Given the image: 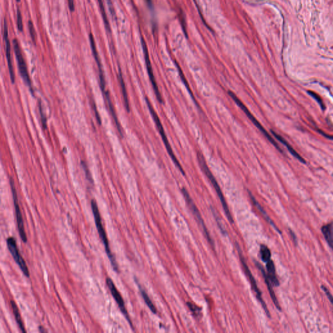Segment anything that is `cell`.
<instances>
[{"label": "cell", "instance_id": "836d02e7", "mask_svg": "<svg viewBox=\"0 0 333 333\" xmlns=\"http://www.w3.org/2000/svg\"><path fill=\"white\" fill-rule=\"evenodd\" d=\"M39 331L40 332H42V333H43V332H47L46 330H45L44 329V328L42 327H39Z\"/></svg>", "mask_w": 333, "mask_h": 333}, {"label": "cell", "instance_id": "7a4b0ae2", "mask_svg": "<svg viewBox=\"0 0 333 333\" xmlns=\"http://www.w3.org/2000/svg\"><path fill=\"white\" fill-rule=\"evenodd\" d=\"M197 157H198V160H199L200 166H201V168H202V171H204V172H205V174L207 176V177L208 178L210 181L211 182L212 186H213V187H214V189L216 191V193H217V195H218L219 199H220V201H221V205L222 206V208H223V210H224L225 213V215H226V216H227L228 220L231 222V223H233V222H234L233 218H232V214H231V213L230 212V210H229V208H228L227 201H226L223 194H222V191L221 189V187H220L219 185L217 183V182L215 177H213V175L212 174L211 171H210V170L209 169L208 165H207V164H206V162L205 161V158H204V156L202 155V154L199 153V152L197 154Z\"/></svg>", "mask_w": 333, "mask_h": 333}, {"label": "cell", "instance_id": "ac0fdd59", "mask_svg": "<svg viewBox=\"0 0 333 333\" xmlns=\"http://www.w3.org/2000/svg\"><path fill=\"white\" fill-rule=\"evenodd\" d=\"M271 133H273V136H274L276 138V139H277L279 141H280V142H281L282 144H283L285 146H286V148H287L288 150V151L290 152L291 154L295 157V158H296L297 159H299V161H301V162H303V163H306V161H304V159L302 158V157H301V156L299 154H298L296 151H295V150L290 145V144H288V143L284 139L283 137H281V136H279L278 134H277L276 132H275L274 131H273V130H271Z\"/></svg>", "mask_w": 333, "mask_h": 333}, {"label": "cell", "instance_id": "83f0119b", "mask_svg": "<svg viewBox=\"0 0 333 333\" xmlns=\"http://www.w3.org/2000/svg\"><path fill=\"white\" fill-rule=\"evenodd\" d=\"M81 165L83 166V169H84V171H85L86 177H87V179H88V180H89V181L91 182V183L93 184V180H92V177H91V175H90V174L89 169H88V166H87V165H86V163H85L84 161H81Z\"/></svg>", "mask_w": 333, "mask_h": 333}, {"label": "cell", "instance_id": "7c38bea8", "mask_svg": "<svg viewBox=\"0 0 333 333\" xmlns=\"http://www.w3.org/2000/svg\"><path fill=\"white\" fill-rule=\"evenodd\" d=\"M141 44H142V46H143V52H144V59H145L147 72H148V74H149L150 80V81H151V83L152 85L154 90V93L156 94L157 98H158V100L160 103H163L162 96H161V93H160V92H159L158 84H157V83H156L154 75V72H153V70H152V68L151 62H150V61L149 55V52H148V50H147V48H146V43H145V41H144V40L143 38H141Z\"/></svg>", "mask_w": 333, "mask_h": 333}, {"label": "cell", "instance_id": "ffe728a7", "mask_svg": "<svg viewBox=\"0 0 333 333\" xmlns=\"http://www.w3.org/2000/svg\"><path fill=\"white\" fill-rule=\"evenodd\" d=\"M118 77L119 83H120V85H121V87L122 95H123L125 108H126V109L128 112H130V103H129V100H128V93H127L126 88V86H125V83L124 81L123 77H122V72H121V70L120 68H119V69H118Z\"/></svg>", "mask_w": 333, "mask_h": 333}, {"label": "cell", "instance_id": "484cf974", "mask_svg": "<svg viewBox=\"0 0 333 333\" xmlns=\"http://www.w3.org/2000/svg\"><path fill=\"white\" fill-rule=\"evenodd\" d=\"M106 2H107V4H108V5L110 13H111V14L112 15V17L115 18V20H117V16H116L115 8H114V6L113 5L112 1H111V0H106Z\"/></svg>", "mask_w": 333, "mask_h": 333}, {"label": "cell", "instance_id": "e0dca14e", "mask_svg": "<svg viewBox=\"0 0 333 333\" xmlns=\"http://www.w3.org/2000/svg\"><path fill=\"white\" fill-rule=\"evenodd\" d=\"M266 268L267 271H268V276L269 278V280L271 281L272 284H273L275 286H279V281L278 280L277 277L276 275V271H275V266L271 260H270L269 261L267 262L266 264Z\"/></svg>", "mask_w": 333, "mask_h": 333}, {"label": "cell", "instance_id": "3957f363", "mask_svg": "<svg viewBox=\"0 0 333 333\" xmlns=\"http://www.w3.org/2000/svg\"><path fill=\"white\" fill-rule=\"evenodd\" d=\"M146 104L148 105V108H149V111L150 112V113H151L154 121V122H155L157 128H158L160 136H161V137L162 138L163 141V143H164V144H165V146L166 147V150H167L169 156H171V158L172 159L173 162L174 163L175 165L178 168L179 170H180V171L182 172V174L183 175H185V174H186V173H185V171H184L183 168H182V166H181L180 162L178 161V160L177 159V157H176V156L174 155L173 151H172V148L170 145V143H169V142L167 137H166V133L165 132L164 128H163V126H162L161 121H160V119L158 116V115H157L156 112L155 111L154 109L153 108L152 105H151V103H150L149 99H148L147 98H146Z\"/></svg>", "mask_w": 333, "mask_h": 333}, {"label": "cell", "instance_id": "4dcf8cb0", "mask_svg": "<svg viewBox=\"0 0 333 333\" xmlns=\"http://www.w3.org/2000/svg\"><path fill=\"white\" fill-rule=\"evenodd\" d=\"M322 290L325 291V294L327 295V296L329 301H331V303L332 305L333 306V296L331 295V294L330 293V291H329L328 289L325 286H322Z\"/></svg>", "mask_w": 333, "mask_h": 333}, {"label": "cell", "instance_id": "44dd1931", "mask_svg": "<svg viewBox=\"0 0 333 333\" xmlns=\"http://www.w3.org/2000/svg\"><path fill=\"white\" fill-rule=\"evenodd\" d=\"M98 4H99V7H100V12H101V14H102V17L103 18V23H104V26L106 30L108 31V32L111 33V26H110V24H109V22L108 20V18L107 17V14H106V12H105V9L104 7V4H103V0H98Z\"/></svg>", "mask_w": 333, "mask_h": 333}, {"label": "cell", "instance_id": "d4e9b609", "mask_svg": "<svg viewBox=\"0 0 333 333\" xmlns=\"http://www.w3.org/2000/svg\"><path fill=\"white\" fill-rule=\"evenodd\" d=\"M17 28L20 32H22L24 30V25H23V20H22V16L21 11L19 9H18L17 12Z\"/></svg>", "mask_w": 333, "mask_h": 333}, {"label": "cell", "instance_id": "603a6c76", "mask_svg": "<svg viewBox=\"0 0 333 333\" xmlns=\"http://www.w3.org/2000/svg\"><path fill=\"white\" fill-rule=\"evenodd\" d=\"M260 256H261V258L263 262L267 263L271 260V251H270L269 248L266 245H261V246H260Z\"/></svg>", "mask_w": 333, "mask_h": 333}, {"label": "cell", "instance_id": "30bf717a", "mask_svg": "<svg viewBox=\"0 0 333 333\" xmlns=\"http://www.w3.org/2000/svg\"><path fill=\"white\" fill-rule=\"evenodd\" d=\"M89 42H90V47H91V50H92V52H93V57H94V59H95V60L96 64H97V66H98V68L100 88H101V90L102 91L103 95L105 96V98L106 99L108 98H109L110 95H109V91L108 90H106V87H105L106 84H105V77H104V73H103V68H102L101 61H100L99 54H98V51H97V49H96L95 40V38H94L93 35H92V34L89 36Z\"/></svg>", "mask_w": 333, "mask_h": 333}, {"label": "cell", "instance_id": "f1b7e54d", "mask_svg": "<svg viewBox=\"0 0 333 333\" xmlns=\"http://www.w3.org/2000/svg\"><path fill=\"white\" fill-rule=\"evenodd\" d=\"M308 93H309V95H310L311 96H312L313 97V98H314V99H316V100H317V101H318V102L319 103V104L320 105H321V107H322V109H324V108H324V105H323V103L322 100L321 99H320L319 96H318V95H316V94H315V93H314L312 92V91H309V92H308Z\"/></svg>", "mask_w": 333, "mask_h": 333}, {"label": "cell", "instance_id": "ba28073f", "mask_svg": "<svg viewBox=\"0 0 333 333\" xmlns=\"http://www.w3.org/2000/svg\"><path fill=\"white\" fill-rule=\"evenodd\" d=\"M182 193H183V194H184L185 199H186V200L187 204L188 205V206H189L190 210H191V212H192V213H193V215H194V217H195L197 222H199V224L200 225V227H201V228H202V230L204 232V234H205V237L207 239V240H208V242L210 244H211V245L212 247H214V242H213V241L212 239L211 236H210L208 229H207V228L206 227V225L205 224V222H204L203 219H202V216H201L200 213L199 212V209L197 208V206L195 205V204H194V202H193V199H191V197H190L189 194L188 193L186 189H185V188H182Z\"/></svg>", "mask_w": 333, "mask_h": 333}, {"label": "cell", "instance_id": "d6a6232c", "mask_svg": "<svg viewBox=\"0 0 333 333\" xmlns=\"http://www.w3.org/2000/svg\"><path fill=\"white\" fill-rule=\"evenodd\" d=\"M68 7L71 12H74L75 10V4L74 0H68Z\"/></svg>", "mask_w": 333, "mask_h": 333}, {"label": "cell", "instance_id": "d6986e66", "mask_svg": "<svg viewBox=\"0 0 333 333\" xmlns=\"http://www.w3.org/2000/svg\"><path fill=\"white\" fill-rule=\"evenodd\" d=\"M10 303H11V308H12V312H13V314H14V318H15V319H16V322H17L18 325L19 326L21 331L24 332V333H26V329H25V327H24V325L22 319V318H21L20 311H19V309H18L17 304H16V303L14 302V301H11Z\"/></svg>", "mask_w": 333, "mask_h": 333}, {"label": "cell", "instance_id": "5b68a950", "mask_svg": "<svg viewBox=\"0 0 333 333\" xmlns=\"http://www.w3.org/2000/svg\"><path fill=\"white\" fill-rule=\"evenodd\" d=\"M10 186L11 189L12 191V198H13V202H14V206L15 209V213H16V217H17V227L18 230L19 232L20 236L21 238V240H22L24 243H27V237L26 235V230H25L24 227V222L21 210L20 208L19 204H18V195L17 189H16V187L14 185V182L12 177L10 178Z\"/></svg>", "mask_w": 333, "mask_h": 333}, {"label": "cell", "instance_id": "7402d4cb", "mask_svg": "<svg viewBox=\"0 0 333 333\" xmlns=\"http://www.w3.org/2000/svg\"><path fill=\"white\" fill-rule=\"evenodd\" d=\"M139 288L141 294V295H142L144 302H145V303H146V305L148 306V307L149 308V309L151 310L154 314H156V312H157L156 308L154 306V304L152 302L151 299H150V297H149V295H148V294H146V292L144 291L142 288L141 287L140 285H139Z\"/></svg>", "mask_w": 333, "mask_h": 333}, {"label": "cell", "instance_id": "4316f807", "mask_svg": "<svg viewBox=\"0 0 333 333\" xmlns=\"http://www.w3.org/2000/svg\"><path fill=\"white\" fill-rule=\"evenodd\" d=\"M39 111H40V117H41V121H42V126H43V128H44V129H46V127H47L46 118L45 115L44 114V113H43V110H42L41 105H40V102H39Z\"/></svg>", "mask_w": 333, "mask_h": 333}, {"label": "cell", "instance_id": "5bb4252c", "mask_svg": "<svg viewBox=\"0 0 333 333\" xmlns=\"http://www.w3.org/2000/svg\"><path fill=\"white\" fill-rule=\"evenodd\" d=\"M255 263H256V265L257 266V268L259 269L260 271H261L262 274L263 275V278H264L265 282H266V284H267V286H268V289L269 292L270 296H271V299H272V301H273V303H274L275 306L276 307V309H277L279 310H281V306H280V304H279L277 298H276V295L275 294L274 290H273V286H272V283H271V281L269 280V278L268 276V274H267V273H266L264 269H263V268L260 263L257 262H256Z\"/></svg>", "mask_w": 333, "mask_h": 333}, {"label": "cell", "instance_id": "e575fe53", "mask_svg": "<svg viewBox=\"0 0 333 333\" xmlns=\"http://www.w3.org/2000/svg\"><path fill=\"white\" fill-rule=\"evenodd\" d=\"M290 233H291V236H292V237H293V238H294V241H295V240H296V236H295V235H294V234L293 233V232H291V230H290Z\"/></svg>", "mask_w": 333, "mask_h": 333}, {"label": "cell", "instance_id": "d590c367", "mask_svg": "<svg viewBox=\"0 0 333 333\" xmlns=\"http://www.w3.org/2000/svg\"><path fill=\"white\" fill-rule=\"evenodd\" d=\"M146 1L148 2V4H149L150 5H151V0H146Z\"/></svg>", "mask_w": 333, "mask_h": 333}, {"label": "cell", "instance_id": "2e32d148", "mask_svg": "<svg viewBox=\"0 0 333 333\" xmlns=\"http://www.w3.org/2000/svg\"><path fill=\"white\" fill-rule=\"evenodd\" d=\"M322 232L329 246L333 250V222L323 226Z\"/></svg>", "mask_w": 333, "mask_h": 333}, {"label": "cell", "instance_id": "277c9868", "mask_svg": "<svg viewBox=\"0 0 333 333\" xmlns=\"http://www.w3.org/2000/svg\"><path fill=\"white\" fill-rule=\"evenodd\" d=\"M236 247L238 249V254H239V256H240V258L241 260V262L242 263V266H243V268L245 272L246 275L247 276V277L249 278V280L250 281V283L251 284V286H252L253 290H254V291L255 292V294L256 295V297L257 299H258V301H260V303H261L262 306L263 307V309H264L265 312L266 313L267 315L270 318L271 317V315H270L269 312V310L268 309V307H267V305L266 303L264 302V301H263V298H262V292L260 291V289L258 287V285L256 283V281L255 280V278L253 276L252 273H251L250 270L249 269V267H248L247 263L245 261V259L244 258V257L243 256V254L242 252H241V248L239 246V245L238 243H236Z\"/></svg>", "mask_w": 333, "mask_h": 333}, {"label": "cell", "instance_id": "8d00e7d4", "mask_svg": "<svg viewBox=\"0 0 333 333\" xmlns=\"http://www.w3.org/2000/svg\"><path fill=\"white\" fill-rule=\"evenodd\" d=\"M17 1L18 3H19V2L20 1V0H17Z\"/></svg>", "mask_w": 333, "mask_h": 333}, {"label": "cell", "instance_id": "4fadbf2b", "mask_svg": "<svg viewBox=\"0 0 333 333\" xmlns=\"http://www.w3.org/2000/svg\"><path fill=\"white\" fill-rule=\"evenodd\" d=\"M4 39L5 42V53H6V57H7L8 67L9 70V74H10L11 80L12 83H14L15 76H14V72L13 65H12V61L11 45L10 40H9V39L7 22L5 19H4Z\"/></svg>", "mask_w": 333, "mask_h": 333}, {"label": "cell", "instance_id": "cb8c5ba5", "mask_svg": "<svg viewBox=\"0 0 333 333\" xmlns=\"http://www.w3.org/2000/svg\"><path fill=\"white\" fill-rule=\"evenodd\" d=\"M28 29H29V32L31 37V39L32 40V41L34 44L36 43L37 40V33L34 29V25L31 20L28 21Z\"/></svg>", "mask_w": 333, "mask_h": 333}, {"label": "cell", "instance_id": "1f68e13d", "mask_svg": "<svg viewBox=\"0 0 333 333\" xmlns=\"http://www.w3.org/2000/svg\"><path fill=\"white\" fill-rule=\"evenodd\" d=\"M213 215H214V216H215V220H216L217 222L218 226H219V228H220V230H221V232H222V234H223V235H226V234H227V232H226V230H225V228H223V227H222V224H221V221H219V217H217V215H215V213L214 212H213Z\"/></svg>", "mask_w": 333, "mask_h": 333}, {"label": "cell", "instance_id": "8fae6325", "mask_svg": "<svg viewBox=\"0 0 333 333\" xmlns=\"http://www.w3.org/2000/svg\"><path fill=\"white\" fill-rule=\"evenodd\" d=\"M106 284H107V286H108V287L109 288L110 292H111L112 296L113 297L114 299L116 301V302H117L118 306L119 307V309H120L122 313L123 314V315L125 316L126 319H127V321L129 322L130 325H131V327L133 329L132 323H131L130 316H129L128 311H127L126 309L123 298H122L121 294H120V292H119L118 290H117V288H116L113 281H112V279L111 278L108 277L106 278Z\"/></svg>", "mask_w": 333, "mask_h": 333}, {"label": "cell", "instance_id": "f546056e", "mask_svg": "<svg viewBox=\"0 0 333 333\" xmlns=\"http://www.w3.org/2000/svg\"><path fill=\"white\" fill-rule=\"evenodd\" d=\"M187 304L188 305V306H189V309L191 310V312H193L194 314H199V312L200 311V308L197 307L195 305H194V304L191 303L190 302L187 303Z\"/></svg>", "mask_w": 333, "mask_h": 333}, {"label": "cell", "instance_id": "6da1fadb", "mask_svg": "<svg viewBox=\"0 0 333 333\" xmlns=\"http://www.w3.org/2000/svg\"><path fill=\"white\" fill-rule=\"evenodd\" d=\"M91 209H92L93 213V215H94V218H95V225H96V228H97V230H98L99 236H100V239H101L103 245H104L107 255H108V256L109 258V261H110V262H111V264L113 267V269L115 270V271L118 272L119 269H118V263L117 262V260H116L115 257L114 256L113 254H112L111 251V249H110V247H109L108 239V237H107L104 228H103V225H102V217H101V215H100L98 206V205H97V203L96 202V200H94V199L91 200Z\"/></svg>", "mask_w": 333, "mask_h": 333}, {"label": "cell", "instance_id": "8992f818", "mask_svg": "<svg viewBox=\"0 0 333 333\" xmlns=\"http://www.w3.org/2000/svg\"><path fill=\"white\" fill-rule=\"evenodd\" d=\"M228 94H229V95L230 96L231 98L234 100V102H235V103H236L238 105V106L240 107V108L243 110V112H244L246 114V115L247 116V117L249 118L250 119V120L251 121H252L254 125H255L259 129V130H260V131H261V132H262L263 135H264V136H266V137L267 138V139H268L270 141V142H271V143L273 144V145H274V146L276 148V149L278 150L280 152H282V150H281V149H280V147H279V146L278 145L277 143H276L275 142V140L273 139V138H272V137H271V136H270V135L269 134V133L268 132V131H267L265 130V128L262 126L261 125V124H260L258 121L257 119L254 117V116L253 115V114L251 113L249 111V110L247 109V107L244 105V103H243L242 102H241V100H240V99H239V98H238V97L236 96V95H235L234 93H232V91H230V90L228 91Z\"/></svg>", "mask_w": 333, "mask_h": 333}, {"label": "cell", "instance_id": "9c48e42d", "mask_svg": "<svg viewBox=\"0 0 333 333\" xmlns=\"http://www.w3.org/2000/svg\"><path fill=\"white\" fill-rule=\"evenodd\" d=\"M7 245L9 252L13 258L15 262L20 267L21 271L27 277H29V271L26 262L20 254L17 244V241L13 237H9L7 240Z\"/></svg>", "mask_w": 333, "mask_h": 333}, {"label": "cell", "instance_id": "52a82bcc", "mask_svg": "<svg viewBox=\"0 0 333 333\" xmlns=\"http://www.w3.org/2000/svg\"><path fill=\"white\" fill-rule=\"evenodd\" d=\"M12 45H13L14 52L16 55V58H17L18 69H19L20 74L21 75L22 78L24 80L28 87L31 88L32 93L33 91L32 90V85H31V81L30 79L29 73H28L26 62L25 61V59L24 58V56L22 53V50L19 45V43L18 42V40L17 39H14L12 40Z\"/></svg>", "mask_w": 333, "mask_h": 333}, {"label": "cell", "instance_id": "9a60e30c", "mask_svg": "<svg viewBox=\"0 0 333 333\" xmlns=\"http://www.w3.org/2000/svg\"><path fill=\"white\" fill-rule=\"evenodd\" d=\"M249 195H250V199H251V200H252V201H253V204L254 205V206H255L256 207L257 209L260 212V213H262V215L263 216V217L265 218V219L266 220V221H268V222H269V223L270 225H271L272 226V227H273V228H274L276 231H277L278 232H279V233H280V234H281V231L280 230H279L278 228L277 227H276V226L275 225L274 222H273V221H272V220L271 219V218L269 217V216L268 215V213H266V212L265 211L264 209H263V208H262V206L261 205H260V203L256 200V199H255V198H254V197L252 193H251L250 192H249Z\"/></svg>", "mask_w": 333, "mask_h": 333}]
</instances>
